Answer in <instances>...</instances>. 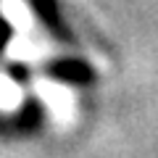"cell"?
<instances>
[{
	"instance_id": "cell-2",
	"label": "cell",
	"mask_w": 158,
	"mask_h": 158,
	"mask_svg": "<svg viewBox=\"0 0 158 158\" xmlns=\"http://www.w3.org/2000/svg\"><path fill=\"white\" fill-rule=\"evenodd\" d=\"M37 95L50 106V111H56L58 116L71 111V95H69L66 87L56 85V82H45V79H40L37 82Z\"/></svg>"
},
{
	"instance_id": "cell-3",
	"label": "cell",
	"mask_w": 158,
	"mask_h": 158,
	"mask_svg": "<svg viewBox=\"0 0 158 158\" xmlns=\"http://www.w3.org/2000/svg\"><path fill=\"white\" fill-rule=\"evenodd\" d=\"M6 56L13 61H37V58H42V45L37 40H32V34H19L13 42H8Z\"/></svg>"
},
{
	"instance_id": "cell-1",
	"label": "cell",
	"mask_w": 158,
	"mask_h": 158,
	"mask_svg": "<svg viewBox=\"0 0 158 158\" xmlns=\"http://www.w3.org/2000/svg\"><path fill=\"white\" fill-rule=\"evenodd\" d=\"M0 11L19 34H29L34 29V16L24 0H0Z\"/></svg>"
},
{
	"instance_id": "cell-4",
	"label": "cell",
	"mask_w": 158,
	"mask_h": 158,
	"mask_svg": "<svg viewBox=\"0 0 158 158\" xmlns=\"http://www.w3.org/2000/svg\"><path fill=\"white\" fill-rule=\"evenodd\" d=\"M19 103H21V87H19L11 77L0 74V108H3V111H11Z\"/></svg>"
}]
</instances>
